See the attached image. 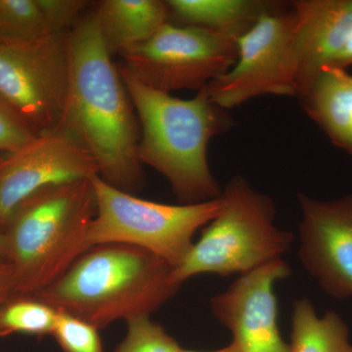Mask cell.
<instances>
[{"label":"cell","mask_w":352,"mask_h":352,"mask_svg":"<svg viewBox=\"0 0 352 352\" xmlns=\"http://www.w3.org/2000/svg\"><path fill=\"white\" fill-rule=\"evenodd\" d=\"M92 13L109 52L120 57L150 41L170 19L161 0H102Z\"/></svg>","instance_id":"obj_14"},{"label":"cell","mask_w":352,"mask_h":352,"mask_svg":"<svg viewBox=\"0 0 352 352\" xmlns=\"http://www.w3.org/2000/svg\"><path fill=\"white\" fill-rule=\"evenodd\" d=\"M120 76L140 126L138 159L170 182L184 205L217 200L222 191L208 163V146L234 126L226 109L201 91L180 99L141 82L122 65Z\"/></svg>","instance_id":"obj_2"},{"label":"cell","mask_w":352,"mask_h":352,"mask_svg":"<svg viewBox=\"0 0 352 352\" xmlns=\"http://www.w3.org/2000/svg\"><path fill=\"white\" fill-rule=\"evenodd\" d=\"M300 259L328 296H352V193L333 201L298 194Z\"/></svg>","instance_id":"obj_12"},{"label":"cell","mask_w":352,"mask_h":352,"mask_svg":"<svg viewBox=\"0 0 352 352\" xmlns=\"http://www.w3.org/2000/svg\"><path fill=\"white\" fill-rule=\"evenodd\" d=\"M68 32L0 36V96L38 133L61 122L69 85Z\"/></svg>","instance_id":"obj_9"},{"label":"cell","mask_w":352,"mask_h":352,"mask_svg":"<svg viewBox=\"0 0 352 352\" xmlns=\"http://www.w3.org/2000/svg\"><path fill=\"white\" fill-rule=\"evenodd\" d=\"M293 8L298 97L322 69L352 66V0H300Z\"/></svg>","instance_id":"obj_13"},{"label":"cell","mask_w":352,"mask_h":352,"mask_svg":"<svg viewBox=\"0 0 352 352\" xmlns=\"http://www.w3.org/2000/svg\"><path fill=\"white\" fill-rule=\"evenodd\" d=\"M237 41L214 30L168 22L147 43L122 56V66L157 91H200L235 65Z\"/></svg>","instance_id":"obj_8"},{"label":"cell","mask_w":352,"mask_h":352,"mask_svg":"<svg viewBox=\"0 0 352 352\" xmlns=\"http://www.w3.org/2000/svg\"><path fill=\"white\" fill-rule=\"evenodd\" d=\"M96 214L90 222V247L124 244L156 254L177 267L194 245V236L219 214L221 198L188 205H166L138 198L109 184L100 175L90 178Z\"/></svg>","instance_id":"obj_6"},{"label":"cell","mask_w":352,"mask_h":352,"mask_svg":"<svg viewBox=\"0 0 352 352\" xmlns=\"http://www.w3.org/2000/svg\"><path fill=\"white\" fill-rule=\"evenodd\" d=\"M173 266L140 248L96 245L34 298L98 329L151 315L177 293Z\"/></svg>","instance_id":"obj_3"},{"label":"cell","mask_w":352,"mask_h":352,"mask_svg":"<svg viewBox=\"0 0 352 352\" xmlns=\"http://www.w3.org/2000/svg\"><path fill=\"white\" fill-rule=\"evenodd\" d=\"M52 32H69L89 6L85 0H38Z\"/></svg>","instance_id":"obj_23"},{"label":"cell","mask_w":352,"mask_h":352,"mask_svg":"<svg viewBox=\"0 0 352 352\" xmlns=\"http://www.w3.org/2000/svg\"><path fill=\"white\" fill-rule=\"evenodd\" d=\"M58 310L34 296H14L0 305V337L52 335Z\"/></svg>","instance_id":"obj_18"},{"label":"cell","mask_w":352,"mask_h":352,"mask_svg":"<svg viewBox=\"0 0 352 352\" xmlns=\"http://www.w3.org/2000/svg\"><path fill=\"white\" fill-rule=\"evenodd\" d=\"M99 175L89 152L61 129L39 132L19 149L0 154V233L16 208L38 190Z\"/></svg>","instance_id":"obj_10"},{"label":"cell","mask_w":352,"mask_h":352,"mask_svg":"<svg viewBox=\"0 0 352 352\" xmlns=\"http://www.w3.org/2000/svg\"><path fill=\"white\" fill-rule=\"evenodd\" d=\"M98 328L74 315L58 311L52 335L64 352H104Z\"/></svg>","instance_id":"obj_21"},{"label":"cell","mask_w":352,"mask_h":352,"mask_svg":"<svg viewBox=\"0 0 352 352\" xmlns=\"http://www.w3.org/2000/svg\"><path fill=\"white\" fill-rule=\"evenodd\" d=\"M126 338L113 352H182V347L149 315L126 321Z\"/></svg>","instance_id":"obj_20"},{"label":"cell","mask_w":352,"mask_h":352,"mask_svg":"<svg viewBox=\"0 0 352 352\" xmlns=\"http://www.w3.org/2000/svg\"><path fill=\"white\" fill-rule=\"evenodd\" d=\"M38 0H0V36L34 39L50 34Z\"/></svg>","instance_id":"obj_19"},{"label":"cell","mask_w":352,"mask_h":352,"mask_svg":"<svg viewBox=\"0 0 352 352\" xmlns=\"http://www.w3.org/2000/svg\"><path fill=\"white\" fill-rule=\"evenodd\" d=\"M219 214L177 267L173 279L182 285L200 274L243 275L282 258L294 235L275 226L272 199L236 175L224 187Z\"/></svg>","instance_id":"obj_5"},{"label":"cell","mask_w":352,"mask_h":352,"mask_svg":"<svg viewBox=\"0 0 352 352\" xmlns=\"http://www.w3.org/2000/svg\"><path fill=\"white\" fill-rule=\"evenodd\" d=\"M182 352H237V349L234 346L233 344H229L226 347H222V349H217V351H186V349H182Z\"/></svg>","instance_id":"obj_25"},{"label":"cell","mask_w":352,"mask_h":352,"mask_svg":"<svg viewBox=\"0 0 352 352\" xmlns=\"http://www.w3.org/2000/svg\"><path fill=\"white\" fill-rule=\"evenodd\" d=\"M68 43V91L58 129L71 134L91 154L102 179L134 193L145 179L138 153L140 126L92 11L69 30Z\"/></svg>","instance_id":"obj_1"},{"label":"cell","mask_w":352,"mask_h":352,"mask_svg":"<svg viewBox=\"0 0 352 352\" xmlns=\"http://www.w3.org/2000/svg\"><path fill=\"white\" fill-rule=\"evenodd\" d=\"M14 296L13 271L10 264L0 261V305Z\"/></svg>","instance_id":"obj_24"},{"label":"cell","mask_w":352,"mask_h":352,"mask_svg":"<svg viewBox=\"0 0 352 352\" xmlns=\"http://www.w3.org/2000/svg\"><path fill=\"white\" fill-rule=\"evenodd\" d=\"M38 132L0 96V153L19 149Z\"/></svg>","instance_id":"obj_22"},{"label":"cell","mask_w":352,"mask_h":352,"mask_svg":"<svg viewBox=\"0 0 352 352\" xmlns=\"http://www.w3.org/2000/svg\"><path fill=\"white\" fill-rule=\"evenodd\" d=\"M0 261H6V243H4L3 234L1 233H0Z\"/></svg>","instance_id":"obj_26"},{"label":"cell","mask_w":352,"mask_h":352,"mask_svg":"<svg viewBox=\"0 0 352 352\" xmlns=\"http://www.w3.org/2000/svg\"><path fill=\"white\" fill-rule=\"evenodd\" d=\"M95 214L90 178L44 187L16 208L3 232L14 296L36 295L63 276L91 248L87 231Z\"/></svg>","instance_id":"obj_4"},{"label":"cell","mask_w":352,"mask_h":352,"mask_svg":"<svg viewBox=\"0 0 352 352\" xmlns=\"http://www.w3.org/2000/svg\"><path fill=\"white\" fill-rule=\"evenodd\" d=\"M279 258L241 275L210 302L212 314L230 331L237 352H289L278 327L275 286L291 275Z\"/></svg>","instance_id":"obj_11"},{"label":"cell","mask_w":352,"mask_h":352,"mask_svg":"<svg viewBox=\"0 0 352 352\" xmlns=\"http://www.w3.org/2000/svg\"><path fill=\"white\" fill-rule=\"evenodd\" d=\"M289 352H349V327L335 311L318 316L308 298L296 300L292 312Z\"/></svg>","instance_id":"obj_17"},{"label":"cell","mask_w":352,"mask_h":352,"mask_svg":"<svg viewBox=\"0 0 352 352\" xmlns=\"http://www.w3.org/2000/svg\"><path fill=\"white\" fill-rule=\"evenodd\" d=\"M298 98L333 144L352 156L351 74L346 69H322Z\"/></svg>","instance_id":"obj_15"},{"label":"cell","mask_w":352,"mask_h":352,"mask_svg":"<svg viewBox=\"0 0 352 352\" xmlns=\"http://www.w3.org/2000/svg\"><path fill=\"white\" fill-rule=\"evenodd\" d=\"M282 6L264 13L238 38L235 65L201 88L212 103L227 110L263 95L296 97V15Z\"/></svg>","instance_id":"obj_7"},{"label":"cell","mask_w":352,"mask_h":352,"mask_svg":"<svg viewBox=\"0 0 352 352\" xmlns=\"http://www.w3.org/2000/svg\"><path fill=\"white\" fill-rule=\"evenodd\" d=\"M170 13L183 25L206 28L239 38L264 13L283 6L261 0H168Z\"/></svg>","instance_id":"obj_16"},{"label":"cell","mask_w":352,"mask_h":352,"mask_svg":"<svg viewBox=\"0 0 352 352\" xmlns=\"http://www.w3.org/2000/svg\"><path fill=\"white\" fill-rule=\"evenodd\" d=\"M349 352H352V347H351V351H349Z\"/></svg>","instance_id":"obj_27"}]
</instances>
